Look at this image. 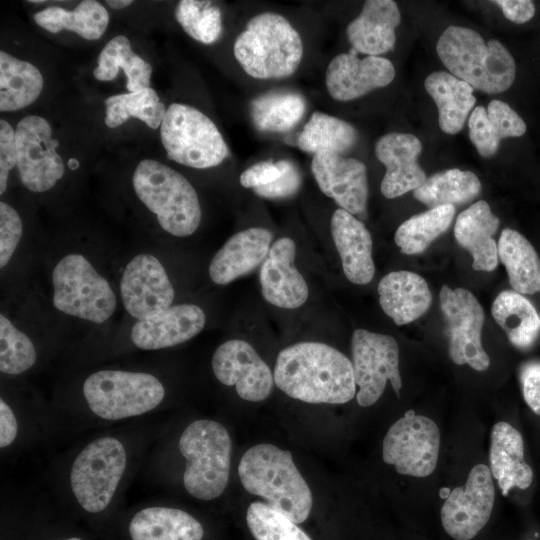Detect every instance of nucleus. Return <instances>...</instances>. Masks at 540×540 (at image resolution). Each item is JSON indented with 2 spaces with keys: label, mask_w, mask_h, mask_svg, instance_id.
I'll use <instances>...</instances> for the list:
<instances>
[{
  "label": "nucleus",
  "mask_w": 540,
  "mask_h": 540,
  "mask_svg": "<svg viewBox=\"0 0 540 540\" xmlns=\"http://www.w3.org/2000/svg\"><path fill=\"white\" fill-rule=\"evenodd\" d=\"M378 294L382 310L396 325L417 320L432 302L425 279L406 270L386 274L378 284Z\"/></svg>",
  "instance_id": "nucleus-27"
},
{
  "label": "nucleus",
  "mask_w": 540,
  "mask_h": 540,
  "mask_svg": "<svg viewBox=\"0 0 540 540\" xmlns=\"http://www.w3.org/2000/svg\"><path fill=\"white\" fill-rule=\"evenodd\" d=\"M34 21L50 33L73 31L86 40H97L109 23L106 8L95 0L81 1L73 10L50 6L34 14Z\"/></svg>",
  "instance_id": "nucleus-35"
},
{
  "label": "nucleus",
  "mask_w": 540,
  "mask_h": 540,
  "mask_svg": "<svg viewBox=\"0 0 540 540\" xmlns=\"http://www.w3.org/2000/svg\"><path fill=\"white\" fill-rule=\"evenodd\" d=\"M273 376L281 391L307 403L344 404L356 393L352 362L321 342H299L282 349Z\"/></svg>",
  "instance_id": "nucleus-1"
},
{
  "label": "nucleus",
  "mask_w": 540,
  "mask_h": 540,
  "mask_svg": "<svg viewBox=\"0 0 540 540\" xmlns=\"http://www.w3.org/2000/svg\"><path fill=\"white\" fill-rule=\"evenodd\" d=\"M97 62L93 75L99 81L113 80L122 69L129 92L150 87L152 66L132 50L130 40L124 35L113 37L101 50Z\"/></svg>",
  "instance_id": "nucleus-36"
},
{
  "label": "nucleus",
  "mask_w": 540,
  "mask_h": 540,
  "mask_svg": "<svg viewBox=\"0 0 540 540\" xmlns=\"http://www.w3.org/2000/svg\"><path fill=\"white\" fill-rule=\"evenodd\" d=\"M43 85V76L36 66L5 51L0 52L1 112L29 106L40 96Z\"/></svg>",
  "instance_id": "nucleus-34"
},
{
  "label": "nucleus",
  "mask_w": 540,
  "mask_h": 540,
  "mask_svg": "<svg viewBox=\"0 0 540 540\" xmlns=\"http://www.w3.org/2000/svg\"><path fill=\"white\" fill-rule=\"evenodd\" d=\"M495 501V489L490 468L475 465L464 486L454 488L440 512L447 534L455 540L474 538L488 522Z\"/></svg>",
  "instance_id": "nucleus-15"
},
{
  "label": "nucleus",
  "mask_w": 540,
  "mask_h": 540,
  "mask_svg": "<svg viewBox=\"0 0 540 540\" xmlns=\"http://www.w3.org/2000/svg\"><path fill=\"white\" fill-rule=\"evenodd\" d=\"M489 461L503 495L512 488L526 489L531 485L533 471L524 459L522 436L507 422H498L492 428Z\"/></svg>",
  "instance_id": "nucleus-28"
},
{
  "label": "nucleus",
  "mask_w": 540,
  "mask_h": 540,
  "mask_svg": "<svg viewBox=\"0 0 540 540\" xmlns=\"http://www.w3.org/2000/svg\"><path fill=\"white\" fill-rule=\"evenodd\" d=\"M436 51L449 72L473 89L496 94L514 82L516 64L506 47L496 39L485 42L470 28L447 27L437 41Z\"/></svg>",
  "instance_id": "nucleus-3"
},
{
  "label": "nucleus",
  "mask_w": 540,
  "mask_h": 540,
  "mask_svg": "<svg viewBox=\"0 0 540 540\" xmlns=\"http://www.w3.org/2000/svg\"><path fill=\"white\" fill-rule=\"evenodd\" d=\"M174 15L186 34L200 43L213 44L222 34V13L211 1L182 0Z\"/></svg>",
  "instance_id": "nucleus-42"
},
{
  "label": "nucleus",
  "mask_w": 540,
  "mask_h": 540,
  "mask_svg": "<svg viewBox=\"0 0 540 540\" xmlns=\"http://www.w3.org/2000/svg\"><path fill=\"white\" fill-rule=\"evenodd\" d=\"M120 296L126 312L142 320L171 307L175 290L160 260L152 254L140 253L122 272Z\"/></svg>",
  "instance_id": "nucleus-16"
},
{
  "label": "nucleus",
  "mask_w": 540,
  "mask_h": 540,
  "mask_svg": "<svg viewBox=\"0 0 540 540\" xmlns=\"http://www.w3.org/2000/svg\"><path fill=\"white\" fill-rule=\"evenodd\" d=\"M302 182L299 169L290 161L283 160V173L281 177L271 184L254 189V192L263 198L282 199L293 196L300 189Z\"/></svg>",
  "instance_id": "nucleus-46"
},
{
  "label": "nucleus",
  "mask_w": 540,
  "mask_h": 540,
  "mask_svg": "<svg viewBox=\"0 0 540 540\" xmlns=\"http://www.w3.org/2000/svg\"><path fill=\"white\" fill-rule=\"evenodd\" d=\"M37 350L32 340L4 314L0 315V371L20 375L37 362Z\"/></svg>",
  "instance_id": "nucleus-43"
},
{
  "label": "nucleus",
  "mask_w": 540,
  "mask_h": 540,
  "mask_svg": "<svg viewBox=\"0 0 540 540\" xmlns=\"http://www.w3.org/2000/svg\"><path fill=\"white\" fill-rule=\"evenodd\" d=\"M168 159L196 169L220 165L229 154L215 123L197 108L172 103L160 126Z\"/></svg>",
  "instance_id": "nucleus-10"
},
{
  "label": "nucleus",
  "mask_w": 540,
  "mask_h": 540,
  "mask_svg": "<svg viewBox=\"0 0 540 540\" xmlns=\"http://www.w3.org/2000/svg\"><path fill=\"white\" fill-rule=\"evenodd\" d=\"M272 238V233L263 227H250L232 235L210 261L212 282L227 285L254 270L267 257Z\"/></svg>",
  "instance_id": "nucleus-23"
},
{
  "label": "nucleus",
  "mask_w": 540,
  "mask_h": 540,
  "mask_svg": "<svg viewBox=\"0 0 540 540\" xmlns=\"http://www.w3.org/2000/svg\"><path fill=\"white\" fill-rule=\"evenodd\" d=\"M132 184L137 198L165 232L175 237L196 232L201 205L195 188L182 174L159 161L144 159L134 170Z\"/></svg>",
  "instance_id": "nucleus-6"
},
{
  "label": "nucleus",
  "mask_w": 540,
  "mask_h": 540,
  "mask_svg": "<svg viewBox=\"0 0 540 540\" xmlns=\"http://www.w3.org/2000/svg\"><path fill=\"white\" fill-rule=\"evenodd\" d=\"M394 77L395 68L388 59L380 56L358 58L357 52L351 49L330 61L325 85L333 99L345 102L389 85Z\"/></svg>",
  "instance_id": "nucleus-19"
},
{
  "label": "nucleus",
  "mask_w": 540,
  "mask_h": 540,
  "mask_svg": "<svg viewBox=\"0 0 540 540\" xmlns=\"http://www.w3.org/2000/svg\"><path fill=\"white\" fill-rule=\"evenodd\" d=\"M178 448L185 459L183 485L192 497L211 501L227 487L231 464V438L219 422L198 419L183 430Z\"/></svg>",
  "instance_id": "nucleus-8"
},
{
  "label": "nucleus",
  "mask_w": 540,
  "mask_h": 540,
  "mask_svg": "<svg viewBox=\"0 0 540 540\" xmlns=\"http://www.w3.org/2000/svg\"><path fill=\"white\" fill-rule=\"evenodd\" d=\"M524 399L534 413L540 415V362H528L520 371Z\"/></svg>",
  "instance_id": "nucleus-49"
},
{
  "label": "nucleus",
  "mask_w": 540,
  "mask_h": 540,
  "mask_svg": "<svg viewBox=\"0 0 540 540\" xmlns=\"http://www.w3.org/2000/svg\"><path fill=\"white\" fill-rule=\"evenodd\" d=\"M500 224L487 202L480 200L461 212L455 222L458 244L473 257L472 267L490 272L498 265V246L493 238Z\"/></svg>",
  "instance_id": "nucleus-26"
},
{
  "label": "nucleus",
  "mask_w": 540,
  "mask_h": 540,
  "mask_svg": "<svg viewBox=\"0 0 540 540\" xmlns=\"http://www.w3.org/2000/svg\"><path fill=\"white\" fill-rule=\"evenodd\" d=\"M330 230L346 278L357 285L371 282L375 274L373 242L364 223L338 208L332 214Z\"/></svg>",
  "instance_id": "nucleus-24"
},
{
  "label": "nucleus",
  "mask_w": 540,
  "mask_h": 540,
  "mask_svg": "<svg viewBox=\"0 0 540 540\" xmlns=\"http://www.w3.org/2000/svg\"><path fill=\"white\" fill-rule=\"evenodd\" d=\"M17 166L15 130L4 119L0 120V194L7 189L10 171Z\"/></svg>",
  "instance_id": "nucleus-47"
},
{
  "label": "nucleus",
  "mask_w": 540,
  "mask_h": 540,
  "mask_svg": "<svg viewBox=\"0 0 540 540\" xmlns=\"http://www.w3.org/2000/svg\"><path fill=\"white\" fill-rule=\"evenodd\" d=\"M454 214V206L444 205L411 216L397 228L396 245L403 254L422 253L449 228Z\"/></svg>",
  "instance_id": "nucleus-40"
},
{
  "label": "nucleus",
  "mask_w": 540,
  "mask_h": 540,
  "mask_svg": "<svg viewBox=\"0 0 540 540\" xmlns=\"http://www.w3.org/2000/svg\"><path fill=\"white\" fill-rule=\"evenodd\" d=\"M132 540H202L201 523L188 512L167 506H148L129 522Z\"/></svg>",
  "instance_id": "nucleus-30"
},
{
  "label": "nucleus",
  "mask_w": 540,
  "mask_h": 540,
  "mask_svg": "<svg viewBox=\"0 0 540 540\" xmlns=\"http://www.w3.org/2000/svg\"><path fill=\"white\" fill-rule=\"evenodd\" d=\"M440 306L446 321L449 356L457 365L485 371L490 359L481 342L484 311L477 298L464 288L443 285Z\"/></svg>",
  "instance_id": "nucleus-13"
},
{
  "label": "nucleus",
  "mask_w": 540,
  "mask_h": 540,
  "mask_svg": "<svg viewBox=\"0 0 540 540\" xmlns=\"http://www.w3.org/2000/svg\"><path fill=\"white\" fill-rule=\"evenodd\" d=\"M303 41L287 18L275 12L252 17L236 37L233 54L255 79H283L296 72L303 58Z\"/></svg>",
  "instance_id": "nucleus-4"
},
{
  "label": "nucleus",
  "mask_w": 540,
  "mask_h": 540,
  "mask_svg": "<svg viewBox=\"0 0 540 540\" xmlns=\"http://www.w3.org/2000/svg\"><path fill=\"white\" fill-rule=\"evenodd\" d=\"M53 305L69 316L102 324L114 314L117 299L109 281L86 256L64 255L52 275Z\"/></svg>",
  "instance_id": "nucleus-9"
},
{
  "label": "nucleus",
  "mask_w": 540,
  "mask_h": 540,
  "mask_svg": "<svg viewBox=\"0 0 540 540\" xmlns=\"http://www.w3.org/2000/svg\"><path fill=\"white\" fill-rule=\"evenodd\" d=\"M295 255V242L289 237H282L272 243L261 265L259 281L262 296L273 306L296 309L308 299L309 289L294 265Z\"/></svg>",
  "instance_id": "nucleus-20"
},
{
  "label": "nucleus",
  "mask_w": 540,
  "mask_h": 540,
  "mask_svg": "<svg viewBox=\"0 0 540 540\" xmlns=\"http://www.w3.org/2000/svg\"><path fill=\"white\" fill-rule=\"evenodd\" d=\"M481 192V182L471 171L448 169L437 172L413 191L418 201L430 208L461 205L475 199Z\"/></svg>",
  "instance_id": "nucleus-38"
},
{
  "label": "nucleus",
  "mask_w": 540,
  "mask_h": 540,
  "mask_svg": "<svg viewBox=\"0 0 540 540\" xmlns=\"http://www.w3.org/2000/svg\"><path fill=\"white\" fill-rule=\"evenodd\" d=\"M469 138L484 158L492 157L500 141L506 137H520L526 132L524 120L507 103L492 100L487 109L478 106L468 120Z\"/></svg>",
  "instance_id": "nucleus-29"
},
{
  "label": "nucleus",
  "mask_w": 540,
  "mask_h": 540,
  "mask_svg": "<svg viewBox=\"0 0 540 540\" xmlns=\"http://www.w3.org/2000/svg\"><path fill=\"white\" fill-rule=\"evenodd\" d=\"M15 136L18 176L23 186L35 193L52 189L65 169L49 122L41 116H26L18 122Z\"/></svg>",
  "instance_id": "nucleus-14"
},
{
  "label": "nucleus",
  "mask_w": 540,
  "mask_h": 540,
  "mask_svg": "<svg viewBox=\"0 0 540 540\" xmlns=\"http://www.w3.org/2000/svg\"><path fill=\"white\" fill-rule=\"evenodd\" d=\"M23 232L18 212L6 202H0V267L4 269L14 255Z\"/></svg>",
  "instance_id": "nucleus-45"
},
{
  "label": "nucleus",
  "mask_w": 540,
  "mask_h": 540,
  "mask_svg": "<svg viewBox=\"0 0 540 540\" xmlns=\"http://www.w3.org/2000/svg\"><path fill=\"white\" fill-rule=\"evenodd\" d=\"M238 475L243 487L295 523L304 522L312 509L310 488L288 450L258 444L242 456Z\"/></svg>",
  "instance_id": "nucleus-2"
},
{
  "label": "nucleus",
  "mask_w": 540,
  "mask_h": 540,
  "mask_svg": "<svg viewBox=\"0 0 540 540\" xmlns=\"http://www.w3.org/2000/svg\"><path fill=\"white\" fill-rule=\"evenodd\" d=\"M283 173V160L276 162L262 161L245 169L239 178L244 188L256 189L271 184Z\"/></svg>",
  "instance_id": "nucleus-48"
},
{
  "label": "nucleus",
  "mask_w": 540,
  "mask_h": 540,
  "mask_svg": "<svg viewBox=\"0 0 540 540\" xmlns=\"http://www.w3.org/2000/svg\"><path fill=\"white\" fill-rule=\"evenodd\" d=\"M19 434V420L13 408L1 397L0 399V448L10 447Z\"/></svg>",
  "instance_id": "nucleus-50"
},
{
  "label": "nucleus",
  "mask_w": 540,
  "mask_h": 540,
  "mask_svg": "<svg viewBox=\"0 0 540 540\" xmlns=\"http://www.w3.org/2000/svg\"><path fill=\"white\" fill-rule=\"evenodd\" d=\"M422 151L420 140L409 133L391 132L383 135L375 145L377 159L386 167L380 190L384 197L393 199L414 191L425 180L418 163Z\"/></svg>",
  "instance_id": "nucleus-22"
},
{
  "label": "nucleus",
  "mask_w": 540,
  "mask_h": 540,
  "mask_svg": "<svg viewBox=\"0 0 540 540\" xmlns=\"http://www.w3.org/2000/svg\"><path fill=\"white\" fill-rule=\"evenodd\" d=\"M246 522L255 540H312L290 518L263 502L250 504Z\"/></svg>",
  "instance_id": "nucleus-44"
},
{
  "label": "nucleus",
  "mask_w": 540,
  "mask_h": 540,
  "mask_svg": "<svg viewBox=\"0 0 540 540\" xmlns=\"http://www.w3.org/2000/svg\"><path fill=\"white\" fill-rule=\"evenodd\" d=\"M206 324L201 307L180 303L146 319L137 320L130 332L132 344L141 350H160L182 344L198 335Z\"/></svg>",
  "instance_id": "nucleus-21"
},
{
  "label": "nucleus",
  "mask_w": 540,
  "mask_h": 540,
  "mask_svg": "<svg viewBox=\"0 0 540 540\" xmlns=\"http://www.w3.org/2000/svg\"><path fill=\"white\" fill-rule=\"evenodd\" d=\"M305 111V99L295 92L263 94L250 104L253 124L262 132H287L302 119Z\"/></svg>",
  "instance_id": "nucleus-39"
},
{
  "label": "nucleus",
  "mask_w": 540,
  "mask_h": 540,
  "mask_svg": "<svg viewBox=\"0 0 540 540\" xmlns=\"http://www.w3.org/2000/svg\"><path fill=\"white\" fill-rule=\"evenodd\" d=\"M358 139L357 130L350 123L335 116L316 111L303 127L297 139L300 150L343 155L353 148Z\"/></svg>",
  "instance_id": "nucleus-37"
},
{
  "label": "nucleus",
  "mask_w": 540,
  "mask_h": 540,
  "mask_svg": "<svg viewBox=\"0 0 540 540\" xmlns=\"http://www.w3.org/2000/svg\"><path fill=\"white\" fill-rule=\"evenodd\" d=\"M63 540H82V539L77 538V537H70V538L63 539Z\"/></svg>",
  "instance_id": "nucleus-53"
},
{
  "label": "nucleus",
  "mask_w": 540,
  "mask_h": 540,
  "mask_svg": "<svg viewBox=\"0 0 540 540\" xmlns=\"http://www.w3.org/2000/svg\"><path fill=\"white\" fill-rule=\"evenodd\" d=\"M494 320L517 348L528 349L540 334V316L533 304L514 290H505L493 301Z\"/></svg>",
  "instance_id": "nucleus-33"
},
{
  "label": "nucleus",
  "mask_w": 540,
  "mask_h": 540,
  "mask_svg": "<svg viewBox=\"0 0 540 540\" xmlns=\"http://www.w3.org/2000/svg\"><path fill=\"white\" fill-rule=\"evenodd\" d=\"M424 86L438 108L441 130L447 134L460 132L476 103L473 88L446 71L428 75Z\"/></svg>",
  "instance_id": "nucleus-31"
},
{
  "label": "nucleus",
  "mask_w": 540,
  "mask_h": 540,
  "mask_svg": "<svg viewBox=\"0 0 540 540\" xmlns=\"http://www.w3.org/2000/svg\"><path fill=\"white\" fill-rule=\"evenodd\" d=\"M105 107V124L109 128L119 127L134 117L156 129L161 126L167 110L151 87L112 95L105 100Z\"/></svg>",
  "instance_id": "nucleus-41"
},
{
  "label": "nucleus",
  "mask_w": 540,
  "mask_h": 540,
  "mask_svg": "<svg viewBox=\"0 0 540 540\" xmlns=\"http://www.w3.org/2000/svg\"><path fill=\"white\" fill-rule=\"evenodd\" d=\"M211 366L217 380L234 386L244 400L260 402L271 393L274 376L257 351L246 341L231 339L217 347Z\"/></svg>",
  "instance_id": "nucleus-17"
},
{
  "label": "nucleus",
  "mask_w": 540,
  "mask_h": 540,
  "mask_svg": "<svg viewBox=\"0 0 540 540\" xmlns=\"http://www.w3.org/2000/svg\"><path fill=\"white\" fill-rule=\"evenodd\" d=\"M400 10L392 0H368L360 14L347 26L351 49L367 56H380L395 46Z\"/></svg>",
  "instance_id": "nucleus-25"
},
{
  "label": "nucleus",
  "mask_w": 540,
  "mask_h": 540,
  "mask_svg": "<svg viewBox=\"0 0 540 540\" xmlns=\"http://www.w3.org/2000/svg\"><path fill=\"white\" fill-rule=\"evenodd\" d=\"M351 348L355 383L359 387L358 404L368 407L376 403L387 381L399 397L402 380L396 340L390 335L357 329L352 335Z\"/></svg>",
  "instance_id": "nucleus-11"
},
{
  "label": "nucleus",
  "mask_w": 540,
  "mask_h": 540,
  "mask_svg": "<svg viewBox=\"0 0 540 540\" xmlns=\"http://www.w3.org/2000/svg\"><path fill=\"white\" fill-rule=\"evenodd\" d=\"M311 171L321 192L339 208L362 216L368 202V178L365 164L355 158L321 152L313 156Z\"/></svg>",
  "instance_id": "nucleus-18"
},
{
  "label": "nucleus",
  "mask_w": 540,
  "mask_h": 540,
  "mask_svg": "<svg viewBox=\"0 0 540 540\" xmlns=\"http://www.w3.org/2000/svg\"><path fill=\"white\" fill-rule=\"evenodd\" d=\"M123 439L103 435L89 441L73 458L68 471L71 496L86 512L106 510L118 495L131 465Z\"/></svg>",
  "instance_id": "nucleus-5"
},
{
  "label": "nucleus",
  "mask_w": 540,
  "mask_h": 540,
  "mask_svg": "<svg viewBox=\"0 0 540 540\" xmlns=\"http://www.w3.org/2000/svg\"><path fill=\"white\" fill-rule=\"evenodd\" d=\"M81 393L93 416L115 422L156 410L166 397V388L149 372L101 369L85 378Z\"/></svg>",
  "instance_id": "nucleus-7"
},
{
  "label": "nucleus",
  "mask_w": 540,
  "mask_h": 540,
  "mask_svg": "<svg viewBox=\"0 0 540 540\" xmlns=\"http://www.w3.org/2000/svg\"><path fill=\"white\" fill-rule=\"evenodd\" d=\"M133 3L132 0H107L106 4L112 9H123L130 6Z\"/></svg>",
  "instance_id": "nucleus-52"
},
{
  "label": "nucleus",
  "mask_w": 540,
  "mask_h": 540,
  "mask_svg": "<svg viewBox=\"0 0 540 540\" xmlns=\"http://www.w3.org/2000/svg\"><path fill=\"white\" fill-rule=\"evenodd\" d=\"M439 449L440 432L436 423L410 410L387 431L382 458L394 465L399 474L427 477L436 468Z\"/></svg>",
  "instance_id": "nucleus-12"
},
{
  "label": "nucleus",
  "mask_w": 540,
  "mask_h": 540,
  "mask_svg": "<svg viewBox=\"0 0 540 540\" xmlns=\"http://www.w3.org/2000/svg\"><path fill=\"white\" fill-rule=\"evenodd\" d=\"M504 16L516 24L528 22L535 14V5L530 0H496Z\"/></svg>",
  "instance_id": "nucleus-51"
},
{
  "label": "nucleus",
  "mask_w": 540,
  "mask_h": 540,
  "mask_svg": "<svg viewBox=\"0 0 540 540\" xmlns=\"http://www.w3.org/2000/svg\"><path fill=\"white\" fill-rule=\"evenodd\" d=\"M497 246L513 290L522 295L540 292V258L532 244L518 231L505 228Z\"/></svg>",
  "instance_id": "nucleus-32"
}]
</instances>
